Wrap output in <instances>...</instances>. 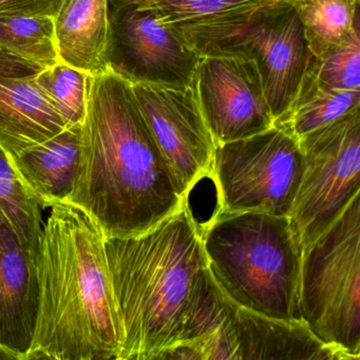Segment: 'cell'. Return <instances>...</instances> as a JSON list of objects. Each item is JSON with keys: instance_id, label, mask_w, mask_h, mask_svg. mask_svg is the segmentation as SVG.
<instances>
[{"instance_id": "6da1fadb", "label": "cell", "mask_w": 360, "mask_h": 360, "mask_svg": "<svg viewBox=\"0 0 360 360\" xmlns=\"http://www.w3.org/2000/svg\"><path fill=\"white\" fill-rule=\"evenodd\" d=\"M187 200L131 84L110 70L91 75L69 203L84 210L105 237L125 238L148 231Z\"/></svg>"}, {"instance_id": "7a4b0ae2", "label": "cell", "mask_w": 360, "mask_h": 360, "mask_svg": "<svg viewBox=\"0 0 360 360\" xmlns=\"http://www.w3.org/2000/svg\"><path fill=\"white\" fill-rule=\"evenodd\" d=\"M37 269L39 311L27 360H119L123 328L98 224L69 202L54 204Z\"/></svg>"}, {"instance_id": "3957f363", "label": "cell", "mask_w": 360, "mask_h": 360, "mask_svg": "<svg viewBox=\"0 0 360 360\" xmlns=\"http://www.w3.org/2000/svg\"><path fill=\"white\" fill-rule=\"evenodd\" d=\"M123 328L119 360H160L182 342L207 267L201 231L185 201L144 233L106 238Z\"/></svg>"}, {"instance_id": "277c9868", "label": "cell", "mask_w": 360, "mask_h": 360, "mask_svg": "<svg viewBox=\"0 0 360 360\" xmlns=\"http://www.w3.org/2000/svg\"><path fill=\"white\" fill-rule=\"evenodd\" d=\"M200 231L208 269L231 302L274 319L302 321L303 246L290 217L217 210Z\"/></svg>"}, {"instance_id": "5b68a950", "label": "cell", "mask_w": 360, "mask_h": 360, "mask_svg": "<svg viewBox=\"0 0 360 360\" xmlns=\"http://www.w3.org/2000/svg\"><path fill=\"white\" fill-rule=\"evenodd\" d=\"M301 319L322 343L360 359V193L303 246Z\"/></svg>"}, {"instance_id": "8992f818", "label": "cell", "mask_w": 360, "mask_h": 360, "mask_svg": "<svg viewBox=\"0 0 360 360\" xmlns=\"http://www.w3.org/2000/svg\"><path fill=\"white\" fill-rule=\"evenodd\" d=\"M292 1L229 24L176 29L201 56L233 53L252 58L276 123L292 108L315 58Z\"/></svg>"}, {"instance_id": "52a82bcc", "label": "cell", "mask_w": 360, "mask_h": 360, "mask_svg": "<svg viewBox=\"0 0 360 360\" xmlns=\"http://www.w3.org/2000/svg\"><path fill=\"white\" fill-rule=\"evenodd\" d=\"M300 142L279 125L217 144L212 174L221 212L288 216L303 169Z\"/></svg>"}, {"instance_id": "ba28073f", "label": "cell", "mask_w": 360, "mask_h": 360, "mask_svg": "<svg viewBox=\"0 0 360 360\" xmlns=\"http://www.w3.org/2000/svg\"><path fill=\"white\" fill-rule=\"evenodd\" d=\"M299 142L302 176L288 217L305 246L360 193V108Z\"/></svg>"}, {"instance_id": "9c48e42d", "label": "cell", "mask_w": 360, "mask_h": 360, "mask_svg": "<svg viewBox=\"0 0 360 360\" xmlns=\"http://www.w3.org/2000/svg\"><path fill=\"white\" fill-rule=\"evenodd\" d=\"M201 58L176 28L138 0H108L106 70L131 85L184 88Z\"/></svg>"}, {"instance_id": "30bf717a", "label": "cell", "mask_w": 360, "mask_h": 360, "mask_svg": "<svg viewBox=\"0 0 360 360\" xmlns=\"http://www.w3.org/2000/svg\"><path fill=\"white\" fill-rule=\"evenodd\" d=\"M141 111L176 179L182 197L212 174L216 142L193 79L184 88L132 85Z\"/></svg>"}, {"instance_id": "8fae6325", "label": "cell", "mask_w": 360, "mask_h": 360, "mask_svg": "<svg viewBox=\"0 0 360 360\" xmlns=\"http://www.w3.org/2000/svg\"><path fill=\"white\" fill-rule=\"evenodd\" d=\"M195 81L202 112L216 145L250 138L276 125L252 58L241 54H205Z\"/></svg>"}, {"instance_id": "7c38bea8", "label": "cell", "mask_w": 360, "mask_h": 360, "mask_svg": "<svg viewBox=\"0 0 360 360\" xmlns=\"http://www.w3.org/2000/svg\"><path fill=\"white\" fill-rule=\"evenodd\" d=\"M193 360H347L316 338L304 322L274 319L229 300L219 330L191 347Z\"/></svg>"}, {"instance_id": "4fadbf2b", "label": "cell", "mask_w": 360, "mask_h": 360, "mask_svg": "<svg viewBox=\"0 0 360 360\" xmlns=\"http://www.w3.org/2000/svg\"><path fill=\"white\" fill-rule=\"evenodd\" d=\"M39 311L37 255L0 210V347L27 360Z\"/></svg>"}, {"instance_id": "5bb4252c", "label": "cell", "mask_w": 360, "mask_h": 360, "mask_svg": "<svg viewBox=\"0 0 360 360\" xmlns=\"http://www.w3.org/2000/svg\"><path fill=\"white\" fill-rule=\"evenodd\" d=\"M34 77H0V148L10 160L67 127Z\"/></svg>"}, {"instance_id": "9a60e30c", "label": "cell", "mask_w": 360, "mask_h": 360, "mask_svg": "<svg viewBox=\"0 0 360 360\" xmlns=\"http://www.w3.org/2000/svg\"><path fill=\"white\" fill-rule=\"evenodd\" d=\"M82 125L68 126L10 160L20 182L41 208L68 202L77 178Z\"/></svg>"}, {"instance_id": "2e32d148", "label": "cell", "mask_w": 360, "mask_h": 360, "mask_svg": "<svg viewBox=\"0 0 360 360\" xmlns=\"http://www.w3.org/2000/svg\"><path fill=\"white\" fill-rule=\"evenodd\" d=\"M52 18L60 60L91 75L106 70L108 0H56Z\"/></svg>"}, {"instance_id": "e0dca14e", "label": "cell", "mask_w": 360, "mask_h": 360, "mask_svg": "<svg viewBox=\"0 0 360 360\" xmlns=\"http://www.w3.org/2000/svg\"><path fill=\"white\" fill-rule=\"evenodd\" d=\"M158 18L178 29L203 28L237 22L250 14L292 0H138Z\"/></svg>"}, {"instance_id": "ac0fdd59", "label": "cell", "mask_w": 360, "mask_h": 360, "mask_svg": "<svg viewBox=\"0 0 360 360\" xmlns=\"http://www.w3.org/2000/svg\"><path fill=\"white\" fill-rule=\"evenodd\" d=\"M292 6L316 58L347 41L360 28V0H294Z\"/></svg>"}, {"instance_id": "d6986e66", "label": "cell", "mask_w": 360, "mask_h": 360, "mask_svg": "<svg viewBox=\"0 0 360 360\" xmlns=\"http://www.w3.org/2000/svg\"><path fill=\"white\" fill-rule=\"evenodd\" d=\"M360 108V90L322 87L305 79L288 115L276 123L297 140Z\"/></svg>"}, {"instance_id": "ffe728a7", "label": "cell", "mask_w": 360, "mask_h": 360, "mask_svg": "<svg viewBox=\"0 0 360 360\" xmlns=\"http://www.w3.org/2000/svg\"><path fill=\"white\" fill-rule=\"evenodd\" d=\"M0 50L44 69L60 62L53 18L0 15Z\"/></svg>"}, {"instance_id": "44dd1931", "label": "cell", "mask_w": 360, "mask_h": 360, "mask_svg": "<svg viewBox=\"0 0 360 360\" xmlns=\"http://www.w3.org/2000/svg\"><path fill=\"white\" fill-rule=\"evenodd\" d=\"M91 75L60 62L41 69L34 79L54 110L68 126L82 125L87 112Z\"/></svg>"}, {"instance_id": "7402d4cb", "label": "cell", "mask_w": 360, "mask_h": 360, "mask_svg": "<svg viewBox=\"0 0 360 360\" xmlns=\"http://www.w3.org/2000/svg\"><path fill=\"white\" fill-rule=\"evenodd\" d=\"M0 210L22 243L37 255L43 229L39 204L29 195L16 174L9 157L0 148Z\"/></svg>"}, {"instance_id": "603a6c76", "label": "cell", "mask_w": 360, "mask_h": 360, "mask_svg": "<svg viewBox=\"0 0 360 360\" xmlns=\"http://www.w3.org/2000/svg\"><path fill=\"white\" fill-rule=\"evenodd\" d=\"M305 79L330 89L360 90V28L322 58H314Z\"/></svg>"}, {"instance_id": "cb8c5ba5", "label": "cell", "mask_w": 360, "mask_h": 360, "mask_svg": "<svg viewBox=\"0 0 360 360\" xmlns=\"http://www.w3.org/2000/svg\"><path fill=\"white\" fill-rule=\"evenodd\" d=\"M56 0H0V15L53 16Z\"/></svg>"}, {"instance_id": "d4e9b609", "label": "cell", "mask_w": 360, "mask_h": 360, "mask_svg": "<svg viewBox=\"0 0 360 360\" xmlns=\"http://www.w3.org/2000/svg\"><path fill=\"white\" fill-rule=\"evenodd\" d=\"M41 68L24 62L0 50V77H26L37 75Z\"/></svg>"}, {"instance_id": "484cf974", "label": "cell", "mask_w": 360, "mask_h": 360, "mask_svg": "<svg viewBox=\"0 0 360 360\" xmlns=\"http://www.w3.org/2000/svg\"><path fill=\"white\" fill-rule=\"evenodd\" d=\"M0 360H18V358L5 347H0Z\"/></svg>"}]
</instances>
